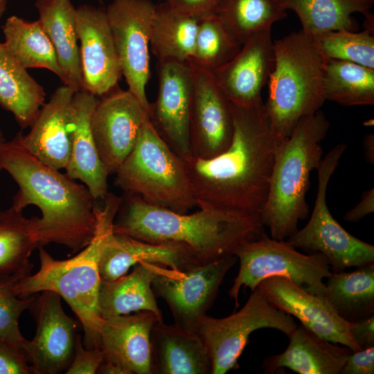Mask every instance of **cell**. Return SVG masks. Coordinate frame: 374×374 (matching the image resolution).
Instances as JSON below:
<instances>
[{
    "label": "cell",
    "mask_w": 374,
    "mask_h": 374,
    "mask_svg": "<svg viewBox=\"0 0 374 374\" xmlns=\"http://www.w3.org/2000/svg\"><path fill=\"white\" fill-rule=\"evenodd\" d=\"M362 32L329 31L312 36L325 59L351 62L374 69V15H366Z\"/></svg>",
    "instance_id": "cell-37"
},
{
    "label": "cell",
    "mask_w": 374,
    "mask_h": 374,
    "mask_svg": "<svg viewBox=\"0 0 374 374\" xmlns=\"http://www.w3.org/2000/svg\"><path fill=\"white\" fill-rule=\"evenodd\" d=\"M226 256L186 271L163 267L152 281L154 295L168 305L175 324L196 332L200 319L213 305L228 271L235 264Z\"/></svg>",
    "instance_id": "cell-12"
},
{
    "label": "cell",
    "mask_w": 374,
    "mask_h": 374,
    "mask_svg": "<svg viewBox=\"0 0 374 374\" xmlns=\"http://www.w3.org/2000/svg\"><path fill=\"white\" fill-rule=\"evenodd\" d=\"M103 206L94 208L96 217L95 234L90 242L74 257L54 259L39 247L40 267L27 275L13 287L19 298H26L43 291H52L63 298L82 325L84 346L100 348V328L103 319L98 308L101 284L99 260L101 253L114 234V223L122 197L108 193Z\"/></svg>",
    "instance_id": "cell-4"
},
{
    "label": "cell",
    "mask_w": 374,
    "mask_h": 374,
    "mask_svg": "<svg viewBox=\"0 0 374 374\" xmlns=\"http://www.w3.org/2000/svg\"><path fill=\"white\" fill-rule=\"evenodd\" d=\"M165 1V0H164Z\"/></svg>",
    "instance_id": "cell-50"
},
{
    "label": "cell",
    "mask_w": 374,
    "mask_h": 374,
    "mask_svg": "<svg viewBox=\"0 0 374 374\" xmlns=\"http://www.w3.org/2000/svg\"><path fill=\"white\" fill-rule=\"evenodd\" d=\"M155 5L150 0H112L105 9L122 75L148 114L145 87L150 77V40Z\"/></svg>",
    "instance_id": "cell-11"
},
{
    "label": "cell",
    "mask_w": 374,
    "mask_h": 374,
    "mask_svg": "<svg viewBox=\"0 0 374 374\" xmlns=\"http://www.w3.org/2000/svg\"><path fill=\"white\" fill-rule=\"evenodd\" d=\"M159 319L150 311L105 319L100 328L103 362L97 373L152 374L151 329Z\"/></svg>",
    "instance_id": "cell-16"
},
{
    "label": "cell",
    "mask_w": 374,
    "mask_h": 374,
    "mask_svg": "<svg viewBox=\"0 0 374 374\" xmlns=\"http://www.w3.org/2000/svg\"><path fill=\"white\" fill-rule=\"evenodd\" d=\"M274 62V41L269 29L250 37L232 60L211 73L231 103L252 107L263 103L262 91L268 83Z\"/></svg>",
    "instance_id": "cell-20"
},
{
    "label": "cell",
    "mask_w": 374,
    "mask_h": 374,
    "mask_svg": "<svg viewBox=\"0 0 374 374\" xmlns=\"http://www.w3.org/2000/svg\"><path fill=\"white\" fill-rule=\"evenodd\" d=\"M181 13L200 19L218 15L226 0H165Z\"/></svg>",
    "instance_id": "cell-41"
},
{
    "label": "cell",
    "mask_w": 374,
    "mask_h": 374,
    "mask_svg": "<svg viewBox=\"0 0 374 374\" xmlns=\"http://www.w3.org/2000/svg\"><path fill=\"white\" fill-rule=\"evenodd\" d=\"M230 106L233 123L230 145L211 159L185 160L187 172L199 208L260 214L283 138L271 125L264 103L252 107L230 103Z\"/></svg>",
    "instance_id": "cell-1"
},
{
    "label": "cell",
    "mask_w": 374,
    "mask_h": 374,
    "mask_svg": "<svg viewBox=\"0 0 374 374\" xmlns=\"http://www.w3.org/2000/svg\"><path fill=\"white\" fill-rule=\"evenodd\" d=\"M341 374H373L374 346L352 351L348 357Z\"/></svg>",
    "instance_id": "cell-42"
},
{
    "label": "cell",
    "mask_w": 374,
    "mask_h": 374,
    "mask_svg": "<svg viewBox=\"0 0 374 374\" xmlns=\"http://www.w3.org/2000/svg\"><path fill=\"white\" fill-rule=\"evenodd\" d=\"M257 287L273 305L296 317L321 339L340 344L352 351L361 350L352 337L349 322L337 314L326 296L309 293L282 276L267 278Z\"/></svg>",
    "instance_id": "cell-17"
},
{
    "label": "cell",
    "mask_w": 374,
    "mask_h": 374,
    "mask_svg": "<svg viewBox=\"0 0 374 374\" xmlns=\"http://www.w3.org/2000/svg\"><path fill=\"white\" fill-rule=\"evenodd\" d=\"M276 1H278V2L280 1V0H276ZM279 3H280V2H279Z\"/></svg>",
    "instance_id": "cell-49"
},
{
    "label": "cell",
    "mask_w": 374,
    "mask_h": 374,
    "mask_svg": "<svg viewBox=\"0 0 374 374\" xmlns=\"http://www.w3.org/2000/svg\"><path fill=\"white\" fill-rule=\"evenodd\" d=\"M24 271L10 276L0 277V339L23 353L30 364V341L21 335L19 319L21 313L29 309L35 296L18 297L13 291L16 282L29 275Z\"/></svg>",
    "instance_id": "cell-38"
},
{
    "label": "cell",
    "mask_w": 374,
    "mask_h": 374,
    "mask_svg": "<svg viewBox=\"0 0 374 374\" xmlns=\"http://www.w3.org/2000/svg\"><path fill=\"white\" fill-rule=\"evenodd\" d=\"M242 44L233 36L218 15L199 19L190 66L213 72L232 60Z\"/></svg>",
    "instance_id": "cell-36"
},
{
    "label": "cell",
    "mask_w": 374,
    "mask_h": 374,
    "mask_svg": "<svg viewBox=\"0 0 374 374\" xmlns=\"http://www.w3.org/2000/svg\"><path fill=\"white\" fill-rule=\"evenodd\" d=\"M190 66L194 80L190 118L191 157L208 159L224 152L231 144L233 123L230 103L211 72Z\"/></svg>",
    "instance_id": "cell-18"
},
{
    "label": "cell",
    "mask_w": 374,
    "mask_h": 374,
    "mask_svg": "<svg viewBox=\"0 0 374 374\" xmlns=\"http://www.w3.org/2000/svg\"><path fill=\"white\" fill-rule=\"evenodd\" d=\"M353 339L361 349L374 346V314L349 322Z\"/></svg>",
    "instance_id": "cell-43"
},
{
    "label": "cell",
    "mask_w": 374,
    "mask_h": 374,
    "mask_svg": "<svg viewBox=\"0 0 374 374\" xmlns=\"http://www.w3.org/2000/svg\"><path fill=\"white\" fill-rule=\"evenodd\" d=\"M41 292L29 308L36 321L30 364L33 373L57 374L66 371L73 360L77 325L64 312L58 294Z\"/></svg>",
    "instance_id": "cell-19"
},
{
    "label": "cell",
    "mask_w": 374,
    "mask_h": 374,
    "mask_svg": "<svg viewBox=\"0 0 374 374\" xmlns=\"http://www.w3.org/2000/svg\"><path fill=\"white\" fill-rule=\"evenodd\" d=\"M262 231L259 213L217 208L179 213L126 193L114 223V233L183 247L202 265L233 255L240 244Z\"/></svg>",
    "instance_id": "cell-3"
},
{
    "label": "cell",
    "mask_w": 374,
    "mask_h": 374,
    "mask_svg": "<svg viewBox=\"0 0 374 374\" xmlns=\"http://www.w3.org/2000/svg\"><path fill=\"white\" fill-rule=\"evenodd\" d=\"M297 326L291 315L273 305L256 287L240 310L220 319L205 315L196 332L208 349L211 374H224L238 368V360L255 330L272 328L289 337Z\"/></svg>",
    "instance_id": "cell-10"
},
{
    "label": "cell",
    "mask_w": 374,
    "mask_h": 374,
    "mask_svg": "<svg viewBox=\"0 0 374 374\" xmlns=\"http://www.w3.org/2000/svg\"><path fill=\"white\" fill-rule=\"evenodd\" d=\"M164 266L140 262L130 274L110 281H101L98 308L102 319L150 311L163 319L152 290V281Z\"/></svg>",
    "instance_id": "cell-27"
},
{
    "label": "cell",
    "mask_w": 374,
    "mask_h": 374,
    "mask_svg": "<svg viewBox=\"0 0 374 374\" xmlns=\"http://www.w3.org/2000/svg\"><path fill=\"white\" fill-rule=\"evenodd\" d=\"M103 362L100 348L89 349L84 346L81 337H76L73 360L65 372L66 374H95Z\"/></svg>",
    "instance_id": "cell-39"
},
{
    "label": "cell",
    "mask_w": 374,
    "mask_h": 374,
    "mask_svg": "<svg viewBox=\"0 0 374 374\" xmlns=\"http://www.w3.org/2000/svg\"><path fill=\"white\" fill-rule=\"evenodd\" d=\"M28 357L0 339V374L33 373Z\"/></svg>",
    "instance_id": "cell-40"
},
{
    "label": "cell",
    "mask_w": 374,
    "mask_h": 374,
    "mask_svg": "<svg viewBox=\"0 0 374 374\" xmlns=\"http://www.w3.org/2000/svg\"><path fill=\"white\" fill-rule=\"evenodd\" d=\"M290 343L281 353L265 359V373L287 368L300 374H339L352 350L321 339L302 324L288 337Z\"/></svg>",
    "instance_id": "cell-25"
},
{
    "label": "cell",
    "mask_w": 374,
    "mask_h": 374,
    "mask_svg": "<svg viewBox=\"0 0 374 374\" xmlns=\"http://www.w3.org/2000/svg\"><path fill=\"white\" fill-rule=\"evenodd\" d=\"M76 30L80 41L81 91L101 97L117 87L123 75L105 9L78 6Z\"/></svg>",
    "instance_id": "cell-15"
},
{
    "label": "cell",
    "mask_w": 374,
    "mask_h": 374,
    "mask_svg": "<svg viewBox=\"0 0 374 374\" xmlns=\"http://www.w3.org/2000/svg\"><path fill=\"white\" fill-rule=\"evenodd\" d=\"M115 174L119 188L149 204L179 213L197 206L185 161L159 136L149 119Z\"/></svg>",
    "instance_id": "cell-7"
},
{
    "label": "cell",
    "mask_w": 374,
    "mask_h": 374,
    "mask_svg": "<svg viewBox=\"0 0 374 374\" xmlns=\"http://www.w3.org/2000/svg\"><path fill=\"white\" fill-rule=\"evenodd\" d=\"M326 297L337 314L348 322L374 314V263L350 272H332Z\"/></svg>",
    "instance_id": "cell-32"
},
{
    "label": "cell",
    "mask_w": 374,
    "mask_h": 374,
    "mask_svg": "<svg viewBox=\"0 0 374 374\" xmlns=\"http://www.w3.org/2000/svg\"><path fill=\"white\" fill-rule=\"evenodd\" d=\"M140 262L158 264L178 271L204 265L183 247L152 244L114 232L100 258L101 281L114 280L127 274L131 267Z\"/></svg>",
    "instance_id": "cell-23"
},
{
    "label": "cell",
    "mask_w": 374,
    "mask_h": 374,
    "mask_svg": "<svg viewBox=\"0 0 374 374\" xmlns=\"http://www.w3.org/2000/svg\"><path fill=\"white\" fill-rule=\"evenodd\" d=\"M322 86L326 100L345 106L374 104V69L368 67L325 59Z\"/></svg>",
    "instance_id": "cell-33"
},
{
    "label": "cell",
    "mask_w": 374,
    "mask_h": 374,
    "mask_svg": "<svg viewBox=\"0 0 374 374\" xmlns=\"http://www.w3.org/2000/svg\"><path fill=\"white\" fill-rule=\"evenodd\" d=\"M329 127V121L319 110L303 118L290 136L278 144L267 201L260 213L271 238L285 240L298 230L299 222L308 217L310 173L322 160L321 142Z\"/></svg>",
    "instance_id": "cell-5"
},
{
    "label": "cell",
    "mask_w": 374,
    "mask_h": 374,
    "mask_svg": "<svg viewBox=\"0 0 374 374\" xmlns=\"http://www.w3.org/2000/svg\"><path fill=\"white\" fill-rule=\"evenodd\" d=\"M1 29L5 46L21 66L48 69L62 80L55 50L39 19L28 21L12 15Z\"/></svg>",
    "instance_id": "cell-31"
},
{
    "label": "cell",
    "mask_w": 374,
    "mask_h": 374,
    "mask_svg": "<svg viewBox=\"0 0 374 374\" xmlns=\"http://www.w3.org/2000/svg\"><path fill=\"white\" fill-rule=\"evenodd\" d=\"M158 93L150 103V122L157 133L183 160L191 157L190 118L194 93L192 69L188 62L158 61Z\"/></svg>",
    "instance_id": "cell-13"
},
{
    "label": "cell",
    "mask_w": 374,
    "mask_h": 374,
    "mask_svg": "<svg viewBox=\"0 0 374 374\" xmlns=\"http://www.w3.org/2000/svg\"><path fill=\"white\" fill-rule=\"evenodd\" d=\"M44 100L43 87L0 43V105L26 129L35 121Z\"/></svg>",
    "instance_id": "cell-28"
},
{
    "label": "cell",
    "mask_w": 374,
    "mask_h": 374,
    "mask_svg": "<svg viewBox=\"0 0 374 374\" xmlns=\"http://www.w3.org/2000/svg\"><path fill=\"white\" fill-rule=\"evenodd\" d=\"M6 141L5 138H4V135H3V133L1 130V129L0 128V144L3 142H4ZM2 170V168L0 166V172Z\"/></svg>",
    "instance_id": "cell-47"
},
{
    "label": "cell",
    "mask_w": 374,
    "mask_h": 374,
    "mask_svg": "<svg viewBox=\"0 0 374 374\" xmlns=\"http://www.w3.org/2000/svg\"><path fill=\"white\" fill-rule=\"evenodd\" d=\"M150 344L152 374H211L208 349L197 332L157 320Z\"/></svg>",
    "instance_id": "cell-24"
},
{
    "label": "cell",
    "mask_w": 374,
    "mask_h": 374,
    "mask_svg": "<svg viewBox=\"0 0 374 374\" xmlns=\"http://www.w3.org/2000/svg\"><path fill=\"white\" fill-rule=\"evenodd\" d=\"M346 148V144L339 143L322 159L317 169L318 189L311 217L287 240L296 249L321 253L335 271L374 263V246L346 231L327 205L328 184Z\"/></svg>",
    "instance_id": "cell-9"
},
{
    "label": "cell",
    "mask_w": 374,
    "mask_h": 374,
    "mask_svg": "<svg viewBox=\"0 0 374 374\" xmlns=\"http://www.w3.org/2000/svg\"><path fill=\"white\" fill-rule=\"evenodd\" d=\"M74 93L66 86L58 87L47 103H44L30 126L21 139L39 160L57 170L65 169L71 152V100Z\"/></svg>",
    "instance_id": "cell-22"
},
{
    "label": "cell",
    "mask_w": 374,
    "mask_h": 374,
    "mask_svg": "<svg viewBox=\"0 0 374 374\" xmlns=\"http://www.w3.org/2000/svg\"><path fill=\"white\" fill-rule=\"evenodd\" d=\"M148 119L146 111L128 89L117 86L99 98L91 116V129L109 175L116 173L132 150Z\"/></svg>",
    "instance_id": "cell-14"
},
{
    "label": "cell",
    "mask_w": 374,
    "mask_h": 374,
    "mask_svg": "<svg viewBox=\"0 0 374 374\" xmlns=\"http://www.w3.org/2000/svg\"><path fill=\"white\" fill-rule=\"evenodd\" d=\"M100 1V3H102L103 2V0H98Z\"/></svg>",
    "instance_id": "cell-48"
},
{
    "label": "cell",
    "mask_w": 374,
    "mask_h": 374,
    "mask_svg": "<svg viewBox=\"0 0 374 374\" xmlns=\"http://www.w3.org/2000/svg\"><path fill=\"white\" fill-rule=\"evenodd\" d=\"M0 166L19 186L12 206L23 211L33 204L41 211V217L30 218L37 247L55 243L75 253L90 242L96 206L84 184L39 160L23 144L21 132L0 144Z\"/></svg>",
    "instance_id": "cell-2"
},
{
    "label": "cell",
    "mask_w": 374,
    "mask_h": 374,
    "mask_svg": "<svg viewBox=\"0 0 374 374\" xmlns=\"http://www.w3.org/2000/svg\"><path fill=\"white\" fill-rule=\"evenodd\" d=\"M286 10L294 11L302 31L314 36L320 33L346 30L355 31L357 24L353 13L368 14L374 0H280Z\"/></svg>",
    "instance_id": "cell-30"
},
{
    "label": "cell",
    "mask_w": 374,
    "mask_h": 374,
    "mask_svg": "<svg viewBox=\"0 0 374 374\" xmlns=\"http://www.w3.org/2000/svg\"><path fill=\"white\" fill-rule=\"evenodd\" d=\"M364 156L366 161L374 163V135L373 133L365 136L363 141Z\"/></svg>",
    "instance_id": "cell-45"
},
{
    "label": "cell",
    "mask_w": 374,
    "mask_h": 374,
    "mask_svg": "<svg viewBox=\"0 0 374 374\" xmlns=\"http://www.w3.org/2000/svg\"><path fill=\"white\" fill-rule=\"evenodd\" d=\"M374 211V188H372L362 194L360 202L346 213L344 219L348 222H357Z\"/></svg>",
    "instance_id": "cell-44"
},
{
    "label": "cell",
    "mask_w": 374,
    "mask_h": 374,
    "mask_svg": "<svg viewBox=\"0 0 374 374\" xmlns=\"http://www.w3.org/2000/svg\"><path fill=\"white\" fill-rule=\"evenodd\" d=\"M218 15L242 45L252 35L271 29L287 12L276 0H226Z\"/></svg>",
    "instance_id": "cell-35"
},
{
    "label": "cell",
    "mask_w": 374,
    "mask_h": 374,
    "mask_svg": "<svg viewBox=\"0 0 374 374\" xmlns=\"http://www.w3.org/2000/svg\"><path fill=\"white\" fill-rule=\"evenodd\" d=\"M274 55L264 107L275 132L284 139L326 101L322 86L325 58L313 37L302 30L274 41Z\"/></svg>",
    "instance_id": "cell-6"
},
{
    "label": "cell",
    "mask_w": 374,
    "mask_h": 374,
    "mask_svg": "<svg viewBox=\"0 0 374 374\" xmlns=\"http://www.w3.org/2000/svg\"><path fill=\"white\" fill-rule=\"evenodd\" d=\"M198 19L184 15L166 1L156 4L151 25L150 47L158 61L188 62L191 58Z\"/></svg>",
    "instance_id": "cell-29"
},
{
    "label": "cell",
    "mask_w": 374,
    "mask_h": 374,
    "mask_svg": "<svg viewBox=\"0 0 374 374\" xmlns=\"http://www.w3.org/2000/svg\"><path fill=\"white\" fill-rule=\"evenodd\" d=\"M240 262L238 273L229 294L239 306L241 288L253 291L258 284L271 276L285 277L305 291L326 296L323 279L332 271L327 258L320 252L303 254L287 241L269 238L263 231L240 244L233 251Z\"/></svg>",
    "instance_id": "cell-8"
},
{
    "label": "cell",
    "mask_w": 374,
    "mask_h": 374,
    "mask_svg": "<svg viewBox=\"0 0 374 374\" xmlns=\"http://www.w3.org/2000/svg\"><path fill=\"white\" fill-rule=\"evenodd\" d=\"M6 0H0V19L3 16V13L6 10Z\"/></svg>",
    "instance_id": "cell-46"
},
{
    "label": "cell",
    "mask_w": 374,
    "mask_h": 374,
    "mask_svg": "<svg viewBox=\"0 0 374 374\" xmlns=\"http://www.w3.org/2000/svg\"><path fill=\"white\" fill-rule=\"evenodd\" d=\"M99 98L80 91L71 100L70 132L71 152L66 173L80 180L95 199H104L108 193L109 175L99 157L91 129V116Z\"/></svg>",
    "instance_id": "cell-21"
},
{
    "label": "cell",
    "mask_w": 374,
    "mask_h": 374,
    "mask_svg": "<svg viewBox=\"0 0 374 374\" xmlns=\"http://www.w3.org/2000/svg\"><path fill=\"white\" fill-rule=\"evenodd\" d=\"M37 247L33 237L30 218L23 211L10 206L0 213V277L31 271L32 251Z\"/></svg>",
    "instance_id": "cell-34"
},
{
    "label": "cell",
    "mask_w": 374,
    "mask_h": 374,
    "mask_svg": "<svg viewBox=\"0 0 374 374\" xmlns=\"http://www.w3.org/2000/svg\"><path fill=\"white\" fill-rule=\"evenodd\" d=\"M39 20L50 38L62 72V81L73 93L82 89L76 30V8L71 0H36Z\"/></svg>",
    "instance_id": "cell-26"
}]
</instances>
